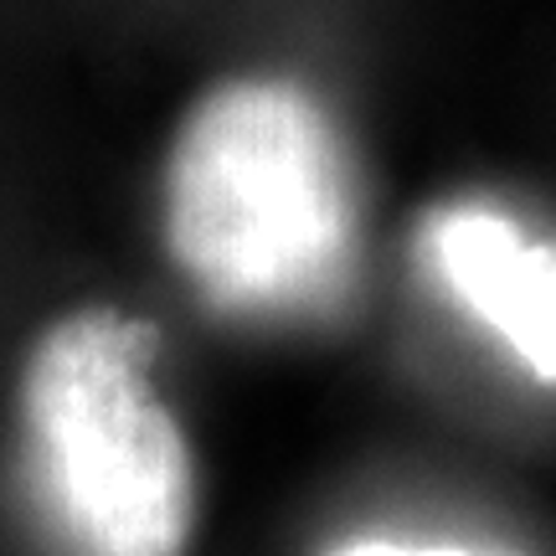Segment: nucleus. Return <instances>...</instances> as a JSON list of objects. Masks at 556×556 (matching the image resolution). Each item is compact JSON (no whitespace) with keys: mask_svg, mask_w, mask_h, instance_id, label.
I'll return each mask as SVG.
<instances>
[{"mask_svg":"<svg viewBox=\"0 0 556 556\" xmlns=\"http://www.w3.org/2000/svg\"><path fill=\"white\" fill-rule=\"evenodd\" d=\"M165 242L212 309L294 319L356 278V180L330 114L289 78H238L186 114L165 165Z\"/></svg>","mask_w":556,"mask_h":556,"instance_id":"1","label":"nucleus"},{"mask_svg":"<svg viewBox=\"0 0 556 556\" xmlns=\"http://www.w3.org/2000/svg\"><path fill=\"white\" fill-rule=\"evenodd\" d=\"M155 325L88 304L21 366V475L67 556H186L197 469L150 361Z\"/></svg>","mask_w":556,"mask_h":556,"instance_id":"2","label":"nucleus"},{"mask_svg":"<svg viewBox=\"0 0 556 556\" xmlns=\"http://www.w3.org/2000/svg\"><path fill=\"white\" fill-rule=\"evenodd\" d=\"M422 258L464 315H475L536 381L556 387V242L484 201L428 217Z\"/></svg>","mask_w":556,"mask_h":556,"instance_id":"3","label":"nucleus"},{"mask_svg":"<svg viewBox=\"0 0 556 556\" xmlns=\"http://www.w3.org/2000/svg\"><path fill=\"white\" fill-rule=\"evenodd\" d=\"M330 556H490V552H469L454 541H392V536H361L336 546Z\"/></svg>","mask_w":556,"mask_h":556,"instance_id":"4","label":"nucleus"}]
</instances>
